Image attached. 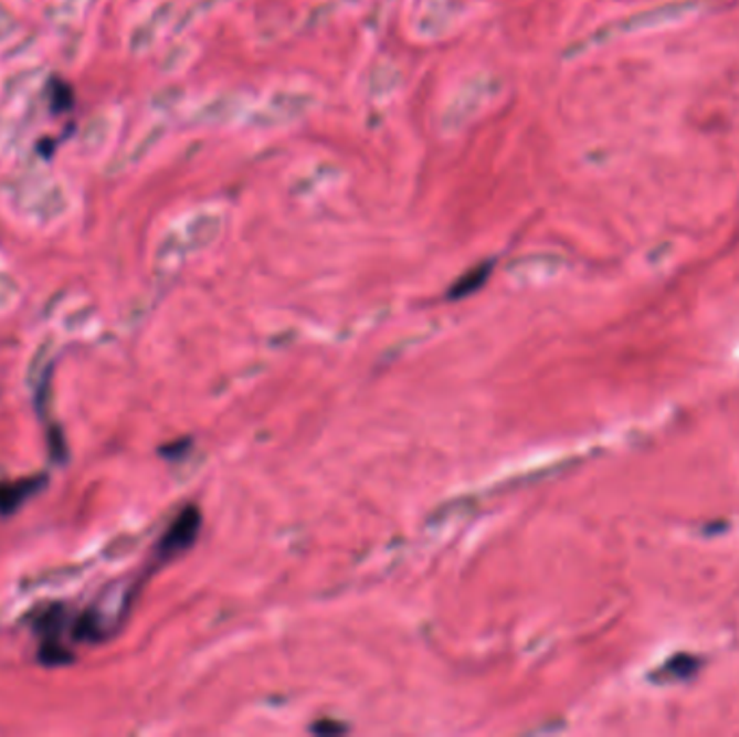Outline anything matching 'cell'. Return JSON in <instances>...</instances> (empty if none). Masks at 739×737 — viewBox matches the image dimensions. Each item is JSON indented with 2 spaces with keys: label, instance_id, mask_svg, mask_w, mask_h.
<instances>
[{
  "label": "cell",
  "instance_id": "9c48e42d",
  "mask_svg": "<svg viewBox=\"0 0 739 737\" xmlns=\"http://www.w3.org/2000/svg\"><path fill=\"white\" fill-rule=\"evenodd\" d=\"M122 108L104 106L96 110L78 130L74 139V154L78 160H99L104 158L119 137L122 128Z\"/></svg>",
  "mask_w": 739,
  "mask_h": 737
},
{
  "label": "cell",
  "instance_id": "44dd1931",
  "mask_svg": "<svg viewBox=\"0 0 739 737\" xmlns=\"http://www.w3.org/2000/svg\"><path fill=\"white\" fill-rule=\"evenodd\" d=\"M22 2H31V0H22Z\"/></svg>",
  "mask_w": 739,
  "mask_h": 737
},
{
  "label": "cell",
  "instance_id": "e0dca14e",
  "mask_svg": "<svg viewBox=\"0 0 739 737\" xmlns=\"http://www.w3.org/2000/svg\"><path fill=\"white\" fill-rule=\"evenodd\" d=\"M18 130L15 124L11 122V117H7L4 113H0V156L9 154L18 148Z\"/></svg>",
  "mask_w": 739,
  "mask_h": 737
},
{
  "label": "cell",
  "instance_id": "9a60e30c",
  "mask_svg": "<svg viewBox=\"0 0 739 737\" xmlns=\"http://www.w3.org/2000/svg\"><path fill=\"white\" fill-rule=\"evenodd\" d=\"M42 485L44 481H38V478L0 483V515L15 513Z\"/></svg>",
  "mask_w": 739,
  "mask_h": 737
},
{
  "label": "cell",
  "instance_id": "d6986e66",
  "mask_svg": "<svg viewBox=\"0 0 739 737\" xmlns=\"http://www.w3.org/2000/svg\"><path fill=\"white\" fill-rule=\"evenodd\" d=\"M312 731L314 734H342V731H346V727L345 725H338V723H331V725L318 723V725L312 727Z\"/></svg>",
  "mask_w": 739,
  "mask_h": 737
},
{
  "label": "cell",
  "instance_id": "5bb4252c",
  "mask_svg": "<svg viewBox=\"0 0 739 737\" xmlns=\"http://www.w3.org/2000/svg\"><path fill=\"white\" fill-rule=\"evenodd\" d=\"M198 56V46L196 42L187 40V38H176L173 44L165 50L162 59H160V72L167 76H176L182 74Z\"/></svg>",
  "mask_w": 739,
  "mask_h": 737
},
{
  "label": "cell",
  "instance_id": "30bf717a",
  "mask_svg": "<svg viewBox=\"0 0 739 737\" xmlns=\"http://www.w3.org/2000/svg\"><path fill=\"white\" fill-rule=\"evenodd\" d=\"M171 124H173V119L149 117L148 124L130 139V144L124 146L108 160L106 173L108 176H122V173H128V171L141 167L149 156L162 146V141L167 139V135L171 130Z\"/></svg>",
  "mask_w": 739,
  "mask_h": 737
},
{
  "label": "cell",
  "instance_id": "5b68a950",
  "mask_svg": "<svg viewBox=\"0 0 739 737\" xmlns=\"http://www.w3.org/2000/svg\"><path fill=\"white\" fill-rule=\"evenodd\" d=\"M474 7L476 0H411L407 31L418 42H442L467 24Z\"/></svg>",
  "mask_w": 739,
  "mask_h": 737
},
{
  "label": "cell",
  "instance_id": "7a4b0ae2",
  "mask_svg": "<svg viewBox=\"0 0 739 737\" xmlns=\"http://www.w3.org/2000/svg\"><path fill=\"white\" fill-rule=\"evenodd\" d=\"M0 201L22 221L50 225L76 210L78 196L63 176L35 169L4 182L0 187Z\"/></svg>",
  "mask_w": 739,
  "mask_h": 737
},
{
  "label": "cell",
  "instance_id": "6da1fadb",
  "mask_svg": "<svg viewBox=\"0 0 739 737\" xmlns=\"http://www.w3.org/2000/svg\"><path fill=\"white\" fill-rule=\"evenodd\" d=\"M703 9H705L703 0H666L659 4L642 7L638 11H632L623 18L599 24L587 35L578 38L573 44L562 50V61H578L594 50L614 44L616 40L642 38V35L679 29L692 20H696L703 13Z\"/></svg>",
  "mask_w": 739,
  "mask_h": 737
},
{
  "label": "cell",
  "instance_id": "ba28073f",
  "mask_svg": "<svg viewBox=\"0 0 739 737\" xmlns=\"http://www.w3.org/2000/svg\"><path fill=\"white\" fill-rule=\"evenodd\" d=\"M346 180L348 173L340 162L329 158H312L298 162L288 173L286 189L298 201H316L338 191Z\"/></svg>",
  "mask_w": 739,
  "mask_h": 737
},
{
  "label": "cell",
  "instance_id": "3957f363",
  "mask_svg": "<svg viewBox=\"0 0 739 737\" xmlns=\"http://www.w3.org/2000/svg\"><path fill=\"white\" fill-rule=\"evenodd\" d=\"M506 96L502 74L476 67L461 74L444 94L437 108V133L444 139L461 137Z\"/></svg>",
  "mask_w": 739,
  "mask_h": 737
},
{
  "label": "cell",
  "instance_id": "52a82bcc",
  "mask_svg": "<svg viewBox=\"0 0 739 737\" xmlns=\"http://www.w3.org/2000/svg\"><path fill=\"white\" fill-rule=\"evenodd\" d=\"M180 9L178 0H156L130 22L126 33V49L135 56H146L171 38L176 13Z\"/></svg>",
  "mask_w": 739,
  "mask_h": 737
},
{
  "label": "cell",
  "instance_id": "ffe728a7",
  "mask_svg": "<svg viewBox=\"0 0 739 737\" xmlns=\"http://www.w3.org/2000/svg\"><path fill=\"white\" fill-rule=\"evenodd\" d=\"M331 2H336V7H340V9L350 11V9H359L366 0H331Z\"/></svg>",
  "mask_w": 739,
  "mask_h": 737
},
{
  "label": "cell",
  "instance_id": "4fadbf2b",
  "mask_svg": "<svg viewBox=\"0 0 739 737\" xmlns=\"http://www.w3.org/2000/svg\"><path fill=\"white\" fill-rule=\"evenodd\" d=\"M402 87V74L400 67L394 65L392 61H383L379 63L372 74L368 76V98L372 102H386V99L394 98L395 94Z\"/></svg>",
  "mask_w": 739,
  "mask_h": 737
},
{
  "label": "cell",
  "instance_id": "8fae6325",
  "mask_svg": "<svg viewBox=\"0 0 739 737\" xmlns=\"http://www.w3.org/2000/svg\"><path fill=\"white\" fill-rule=\"evenodd\" d=\"M199 528H201V513L198 506L182 508L169 524L160 541L156 543V560L167 562L191 549L193 543L198 541Z\"/></svg>",
  "mask_w": 739,
  "mask_h": 737
},
{
  "label": "cell",
  "instance_id": "ac0fdd59",
  "mask_svg": "<svg viewBox=\"0 0 739 737\" xmlns=\"http://www.w3.org/2000/svg\"><path fill=\"white\" fill-rule=\"evenodd\" d=\"M18 33V22H15V15L9 7L0 4V49L4 44H9Z\"/></svg>",
  "mask_w": 739,
  "mask_h": 737
},
{
  "label": "cell",
  "instance_id": "277c9868",
  "mask_svg": "<svg viewBox=\"0 0 739 737\" xmlns=\"http://www.w3.org/2000/svg\"><path fill=\"white\" fill-rule=\"evenodd\" d=\"M323 104L318 87L305 81H286L268 87L260 98L251 99L239 128L271 135L291 130L312 117Z\"/></svg>",
  "mask_w": 739,
  "mask_h": 737
},
{
  "label": "cell",
  "instance_id": "2e32d148",
  "mask_svg": "<svg viewBox=\"0 0 739 737\" xmlns=\"http://www.w3.org/2000/svg\"><path fill=\"white\" fill-rule=\"evenodd\" d=\"M96 4V0H50L49 15L52 24L67 27L72 22H78L85 18V13Z\"/></svg>",
  "mask_w": 739,
  "mask_h": 737
},
{
  "label": "cell",
  "instance_id": "8992f818",
  "mask_svg": "<svg viewBox=\"0 0 739 737\" xmlns=\"http://www.w3.org/2000/svg\"><path fill=\"white\" fill-rule=\"evenodd\" d=\"M251 96L245 92H212L198 99H189L180 119L196 128H225L243 122Z\"/></svg>",
  "mask_w": 739,
  "mask_h": 737
},
{
  "label": "cell",
  "instance_id": "7c38bea8",
  "mask_svg": "<svg viewBox=\"0 0 739 737\" xmlns=\"http://www.w3.org/2000/svg\"><path fill=\"white\" fill-rule=\"evenodd\" d=\"M232 0H189L187 4H180L171 31V40L184 38L189 31H193L203 20L212 18L221 9H225Z\"/></svg>",
  "mask_w": 739,
  "mask_h": 737
}]
</instances>
